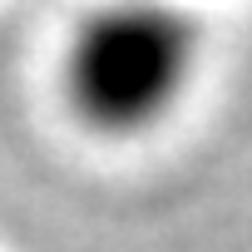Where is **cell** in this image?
I'll use <instances>...</instances> for the list:
<instances>
[{
	"instance_id": "6da1fadb",
	"label": "cell",
	"mask_w": 252,
	"mask_h": 252,
	"mask_svg": "<svg viewBox=\"0 0 252 252\" xmlns=\"http://www.w3.org/2000/svg\"><path fill=\"white\" fill-rule=\"evenodd\" d=\"M198 60V30L183 10L119 5L84 20L64 84L79 119L99 134H144L183 99Z\"/></svg>"
}]
</instances>
